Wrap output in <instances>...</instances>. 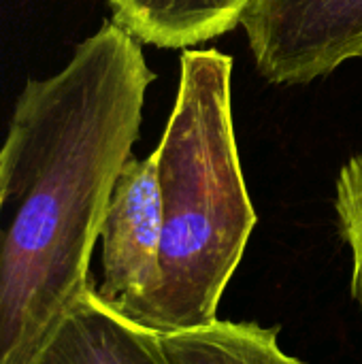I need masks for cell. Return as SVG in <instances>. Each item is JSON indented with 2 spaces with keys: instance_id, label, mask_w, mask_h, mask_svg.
<instances>
[{
  "instance_id": "obj_1",
  "label": "cell",
  "mask_w": 362,
  "mask_h": 364,
  "mask_svg": "<svg viewBox=\"0 0 362 364\" xmlns=\"http://www.w3.org/2000/svg\"><path fill=\"white\" fill-rule=\"evenodd\" d=\"M105 21L47 79H30L0 147V364H23L92 284L90 260L156 75Z\"/></svg>"
},
{
  "instance_id": "obj_2",
  "label": "cell",
  "mask_w": 362,
  "mask_h": 364,
  "mask_svg": "<svg viewBox=\"0 0 362 364\" xmlns=\"http://www.w3.org/2000/svg\"><path fill=\"white\" fill-rule=\"evenodd\" d=\"M230 77V55L181 51L177 98L151 154L162 196L158 279L124 316L156 335L215 320L258 222L237 149Z\"/></svg>"
},
{
  "instance_id": "obj_3",
  "label": "cell",
  "mask_w": 362,
  "mask_h": 364,
  "mask_svg": "<svg viewBox=\"0 0 362 364\" xmlns=\"http://www.w3.org/2000/svg\"><path fill=\"white\" fill-rule=\"evenodd\" d=\"M239 26L275 85L309 83L362 58V0H252Z\"/></svg>"
},
{
  "instance_id": "obj_4",
  "label": "cell",
  "mask_w": 362,
  "mask_h": 364,
  "mask_svg": "<svg viewBox=\"0 0 362 364\" xmlns=\"http://www.w3.org/2000/svg\"><path fill=\"white\" fill-rule=\"evenodd\" d=\"M102 279L98 299L126 316L156 286L162 243V196L156 160L128 158L100 226Z\"/></svg>"
},
{
  "instance_id": "obj_5",
  "label": "cell",
  "mask_w": 362,
  "mask_h": 364,
  "mask_svg": "<svg viewBox=\"0 0 362 364\" xmlns=\"http://www.w3.org/2000/svg\"><path fill=\"white\" fill-rule=\"evenodd\" d=\"M23 364H166L158 335L105 305L96 286L68 307Z\"/></svg>"
},
{
  "instance_id": "obj_6",
  "label": "cell",
  "mask_w": 362,
  "mask_h": 364,
  "mask_svg": "<svg viewBox=\"0 0 362 364\" xmlns=\"http://www.w3.org/2000/svg\"><path fill=\"white\" fill-rule=\"evenodd\" d=\"M113 21L137 41L188 49L218 38L241 23L252 0H107Z\"/></svg>"
},
{
  "instance_id": "obj_7",
  "label": "cell",
  "mask_w": 362,
  "mask_h": 364,
  "mask_svg": "<svg viewBox=\"0 0 362 364\" xmlns=\"http://www.w3.org/2000/svg\"><path fill=\"white\" fill-rule=\"evenodd\" d=\"M166 364H305L282 352L277 328L213 320L205 326L158 335Z\"/></svg>"
},
{
  "instance_id": "obj_8",
  "label": "cell",
  "mask_w": 362,
  "mask_h": 364,
  "mask_svg": "<svg viewBox=\"0 0 362 364\" xmlns=\"http://www.w3.org/2000/svg\"><path fill=\"white\" fill-rule=\"evenodd\" d=\"M335 209L339 232L352 252V299L362 309V151L354 154L339 171Z\"/></svg>"
},
{
  "instance_id": "obj_9",
  "label": "cell",
  "mask_w": 362,
  "mask_h": 364,
  "mask_svg": "<svg viewBox=\"0 0 362 364\" xmlns=\"http://www.w3.org/2000/svg\"><path fill=\"white\" fill-rule=\"evenodd\" d=\"M0 211H2V198H0Z\"/></svg>"
}]
</instances>
